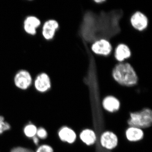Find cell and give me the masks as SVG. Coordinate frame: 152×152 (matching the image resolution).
Masks as SVG:
<instances>
[{
    "label": "cell",
    "instance_id": "4",
    "mask_svg": "<svg viewBox=\"0 0 152 152\" xmlns=\"http://www.w3.org/2000/svg\"><path fill=\"white\" fill-rule=\"evenodd\" d=\"M59 28L60 24L57 20L49 19L42 26V36L46 40H52L54 39Z\"/></svg>",
    "mask_w": 152,
    "mask_h": 152
},
{
    "label": "cell",
    "instance_id": "9",
    "mask_svg": "<svg viewBox=\"0 0 152 152\" xmlns=\"http://www.w3.org/2000/svg\"><path fill=\"white\" fill-rule=\"evenodd\" d=\"M118 143L116 135L112 132H105L101 137V143L102 146L107 149H113L115 148Z\"/></svg>",
    "mask_w": 152,
    "mask_h": 152
},
{
    "label": "cell",
    "instance_id": "17",
    "mask_svg": "<svg viewBox=\"0 0 152 152\" xmlns=\"http://www.w3.org/2000/svg\"><path fill=\"white\" fill-rule=\"evenodd\" d=\"M37 136L39 138L45 139L48 137V133L45 129L43 128H40L37 129Z\"/></svg>",
    "mask_w": 152,
    "mask_h": 152
},
{
    "label": "cell",
    "instance_id": "14",
    "mask_svg": "<svg viewBox=\"0 0 152 152\" xmlns=\"http://www.w3.org/2000/svg\"><path fill=\"white\" fill-rule=\"evenodd\" d=\"M80 137L82 141L88 145L94 143L96 139L94 132L90 129L83 131L80 135Z\"/></svg>",
    "mask_w": 152,
    "mask_h": 152
},
{
    "label": "cell",
    "instance_id": "3",
    "mask_svg": "<svg viewBox=\"0 0 152 152\" xmlns=\"http://www.w3.org/2000/svg\"><path fill=\"white\" fill-rule=\"evenodd\" d=\"M33 82L32 76L27 70H20L14 76V84L21 90L28 89L32 84Z\"/></svg>",
    "mask_w": 152,
    "mask_h": 152
},
{
    "label": "cell",
    "instance_id": "8",
    "mask_svg": "<svg viewBox=\"0 0 152 152\" xmlns=\"http://www.w3.org/2000/svg\"><path fill=\"white\" fill-rule=\"evenodd\" d=\"M130 21L132 26L140 31L145 30L148 23L146 16L139 11H137L132 15Z\"/></svg>",
    "mask_w": 152,
    "mask_h": 152
},
{
    "label": "cell",
    "instance_id": "1",
    "mask_svg": "<svg viewBox=\"0 0 152 152\" xmlns=\"http://www.w3.org/2000/svg\"><path fill=\"white\" fill-rule=\"evenodd\" d=\"M113 78L121 86L132 87L137 83L138 78L130 64L126 62H119L115 66L112 73Z\"/></svg>",
    "mask_w": 152,
    "mask_h": 152
},
{
    "label": "cell",
    "instance_id": "7",
    "mask_svg": "<svg viewBox=\"0 0 152 152\" xmlns=\"http://www.w3.org/2000/svg\"><path fill=\"white\" fill-rule=\"evenodd\" d=\"M41 24V20L38 17L34 15L28 16L24 20L23 27L27 34L31 36H35Z\"/></svg>",
    "mask_w": 152,
    "mask_h": 152
},
{
    "label": "cell",
    "instance_id": "15",
    "mask_svg": "<svg viewBox=\"0 0 152 152\" xmlns=\"http://www.w3.org/2000/svg\"><path fill=\"white\" fill-rule=\"evenodd\" d=\"M37 129L35 125L29 124L26 125L24 129V132L26 137L33 138L37 134Z\"/></svg>",
    "mask_w": 152,
    "mask_h": 152
},
{
    "label": "cell",
    "instance_id": "11",
    "mask_svg": "<svg viewBox=\"0 0 152 152\" xmlns=\"http://www.w3.org/2000/svg\"><path fill=\"white\" fill-rule=\"evenodd\" d=\"M58 136L62 141L71 144L75 141L76 134L73 130L67 127H64L60 129Z\"/></svg>",
    "mask_w": 152,
    "mask_h": 152
},
{
    "label": "cell",
    "instance_id": "16",
    "mask_svg": "<svg viewBox=\"0 0 152 152\" xmlns=\"http://www.w3.org/2000/svg\"><path fill=\"white\" fill-rule=\"evenodd\" d=\"M10 129V126L8 123L6 122L2 116H0V134Z\"/></svg>",
    "mask_w": 152,
    "mask_h": 152
},
{
    "label": "cell",
    "instance_id": "6",
    "mask_svg": "<svg viewBox=\"0 0 152 152\" xmlns=\"http://www.w3.org/2000/svg\"><path fill=\"white\" fill-rule=\"evenodd\" d=\"M34 86L36 90L39 92H46L51 88L50 77L45 72L38 74L34 80Z\"/></svg>",
    "mask_w": 152,
    "mask_h": 152
},
{
    "label": "cell",
    "instance_id": "2",
    "mask_svg": "<svg viewBox=\"0 0 152 152\" xmlns=\"http://www.w3.org/2000/svg\"><path fill=\"white\" fill-rule=\"evenodd\" d=\"M152 111L145 109L141 111L132 113L128 124L131 127L142 129L148 128L152 124Z\"/></svg>",
    "mask_w": 152,
    "mask_h": 152
},
{
    "label": "cell",
    "instance_id": "5",
    "mask_svg": "<svg viewBox=\"0 0 152 152\" xmlns=\"http://www.w3.org/2000/svg\"><path fill=\"white\" fill-rule=\"evenodd\" d=\"M91 50L95 54L108 56L113 50L111 44L107 40L100 39L95 41L91 47Z\"/></svg>",
    "mask_w": 152,
    "mask_h": 152
},
{
    "label": "cell",
    "instance_id": "19",
    "mask_svg": "<svg viewBox=\"0 0 152 152\" xmlns=\"http://www.w3.org/2000/svg\"><path fill=\"white\" fill-rule=\"evenodd\" d=\"M11 152H34L32 150L22 148V147H17L14 148L11 151Z\"/></svg>",
    "mask_w": 152,
    "mask_h": 152
},
{
    "label": "cell",
    "instance_id": "18",
    "mask_svg": "<svg viewBox=\"0 0 152 152\" xmlns=\"http://www.w3.org/2000/svg\"><path fill=\"white\" fill-rule=\"evenodd\" d=\"M36 152H53V150L48 145H44L39 147Z\"/></svg>",
    "mask_w": 152,
    "mask_h": 152
},
{
    "label": "cell",
    "instance_id": "10",
    "mask_svg": "<svg viewBox=\"0 0 152 152\" xmlns=\"http://www.w3.org/2000/svg\"><path fill=\"white\" fill-rule=\"evenodd\" d=\"M114 49V56L116 60L119 62H122L131 56L130 50L125 44H119Z\"/></svg>",
    "mask_w": 152,
    "mask_h": 152
},
{
    "label": "cell",
    "instance_id": "20",
    "mask_svg": "<svg viewBox=\"0 0 152 152\" xmlns=\"http://www.w3.org/2000/svg\"><path fill=\"white\" fill-rule=\"evenodd\" d=\"M33 142L36 145H38L39 143V138L37 137H36L35 136L33 138Z\"/></svg>",
    "mask_w": 152,
    "mask_h": 152
},
{
    "label": "cell",
    "instance_id": "13",
    "mask_svg": "<svg viewBox=\"0 0 152 152\" xmlns=\"http://www.w3.org/2000/svg\"><path fill=\"white\" fill-rule=\"evenodd\" d=\"M144 134L143 131L139 128L131 127L126 131V136L129 141L136 142L142 138Z\"/></svg>",
    "mask_w": 152,
    "mask_h": 152
},
{
    "label": "cell",
    "instance_id": "12",
    "mask_svg": "<svg viewBox=\"0 0 152 152\" xmlns=\"http://www.w3.org/2000/svg\"><path fill=\"white\" fill-rule=\"evenodd\" d=\"M104 108L108 111L114 112L118 110L120 107V102L118 100L113 96L106 97L103 101Z\"/></svg>",
    "mask_w": 152,
    "mask_h": 152
}]
</instances>
